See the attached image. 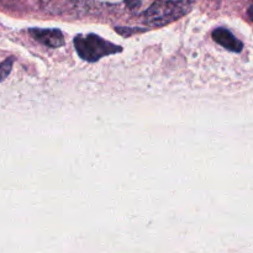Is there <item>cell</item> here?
Returning <instances> with one entry per match:
<instances>
[{"label":"cell","mask_w":253,"mask_h":253,"mask_svg":"<svg viewBox=\"0 0 253 253\" xmlns=\"http://www.w3.org/2000/svg\"><path fill=\"white\" fill-rule=\"evenodd\" d=\"M30 35L43 46L49 48H58L64 44V36L58 29H30Z\"/></svg>","instance_id":"obj_3"},{"label":"cell","mask_w":253,"mask_h":253,"mask_svg":"<svg viewBox=\"0 0 253 253\" xmlns=\"http://www.w3.org/2000/svg\"><path fill=\"white\" fill-rule=\"evenodd\" d=\"M74 47L82 59L86 62H98L110 54L123 51L121 46L104 40L95 34H79L73 40Z\"/></svg>","instance_id":"obj_2"},{"label":"cell","mask_w":253,"mask_h":253,"mask_svg":"<svg viewBox=\"0 0 253 253\" xmlns=\"http://www.w3.org/2000/svg\"><path fill=\"white\" fill-rule=\"evenodd\" d=\"M125 2L130 9H135V7L140 6L141 0H125Z\"/></svg>","instance_id":"obj_6"},{"label":"cell","mask_w":253,"mask_h":253,"mask_svg":"<svg viewBox=\"0 0 253 253\" xmlns=\"http://www.w3.org/2000/svg\"><path fill=\"white\" fill-rule=\"evenodd\" d=\"M192 0H155L143 12V22L150 27H162L190 12Z\"/></svg>","instance_id":"obj_1"},{"label":"cell","mask_w":253,"mask_h":253,"mask_svg":"<svg viewBox=\"0 0 253 253\" xmlns=\"http://www.w3.org/2000/svg\"><path fill=\"white\" fill-rule=\"evenodd\" d=\"M249 14H250V17H251V19L253 20V6L249 10Z\"/></svg>","instance_id":"obj_7"},{"label":"cell","mask_w":253,"mask_h":253,"mask_svg":"<svg viewBox=\"0 0 253 253\" xmlns=\"http://www.w3.org/2000/svg\"><path fill=\"white\" fill-rule=\"evenodd\" d=\"M212 40L230 52L240 53L244 49V43L225 27H216L212 31Z\"/></svg>","instance_id":"obj_4"},{"label":"cell","mask_w":253,"mask_h":253,"mask_svg":"<svg viewBox=\"0 0 253 253\" xmlns=\"http://www.w3.org/2000/svg\"><path fill=\"white\" fill-rule=\"evenodd\" d=\"M12 63H14V58H12V57L0 62V83H1L4 79H6V77L10 74L12 68Z\"/></svg>","instance_id":"obj_5"}]
</instances>
